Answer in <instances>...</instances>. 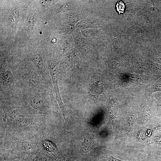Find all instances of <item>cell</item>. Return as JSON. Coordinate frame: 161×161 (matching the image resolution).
Instances as JSON below:
<instances>
[{
    "label": "cell",
    "mask_w": 161,
    "mask_h": 161,
    "mask_svg": "<svg viewBox=\"0 0 161 161\" xmlns=\"http://www.w3.org/2000/svg\"><path fill=\"white\" fill-rule=\"evenodd\" d=\"M31 105L32 107L38 110L42 111L44 109V105L42 101L35 98L31 101Z\"/></svg>",
    "instance_id": "obj_7"
},
{
    "label": "cell",
    "mask_w": 161,
    "mask_h": 161,
    "mask_svg": "<svg viewBox=\"0 0 161 161\" xmlns=\"http://www.w3.org/2000/svg\"><path fill=\"white\" fill-rule=\"evenodd\" d=\"M103 82L102 80L95 79L92 81L90 86L89 94L96 100L103 92Z\"/></svg>",
    "instance_id": "obj_3"
},
{
    "label": "cell",
    "mask_w": 161,
    "mask_h": 161,
    "mask_svg": "<svg viewBox=\"0 0 161 161\" xmlns=\"http://www.w3.org/2000/svg\"><path fill=\"white\" fill-rule=\"evenodd\" d=\"M29 156L25 159V161H53L46 154H38Z\"/></svg>",
    "instance_id": "obj_6"
},
{
    "label": "cell",
    "mask_w": 161,
    "mask_h": 161,
    "mask_svg": "<svg viewBox=\"0 0 161 161\" xmlns=\"http://www.w3.org/2000/svg\"><path fill=\"white\" fill-rule=\"evenodd\" d=\"M33 59L34 63L37 67L40 69L43 67V62L40 55L37 53H35L33 55Z\"/></svg>",
    "instance_id": "obj_8"
},
{
    "label": "cell",
    "mask_w": 161,
    "mask_h": 161,
    "mask_svg": "<svg viewBox=\"0 0 161 161\" xmlns=\"http://www.w3.org/2000/svg\"><path fill=\"white\" fill-rule=\"evenodd\" d=\"M155 99L157 103L158 113V114L161 115V93L156 95Z\"/></svg>",
    "instance_id": "obj_9"
},
{
    "label": "cell",
    "mask_w": 161,
    "mask_h": 161,
    "mask_svg": "<svg viewBox=\"0 0 161 161\" xmlns=\"http://www.w3.org/2000/svg\"><path fill=\"white\" fill-rule=\"evenodd\" d=\"M3 110L6 117L11 121L23 122L29 120L21 114L17 109L10 110L5 107Z\"/></svg>",
    "instance_id": "obj_2"
},
{
    "label": "cell",
    "mask_w": 161,
    "mask_h": 161,
    "mask_svg": "<svg viewBox=\"0 0 161 161\" xmlns=\"http://www.w3.org/2000/svg\"><path fill=\"white\" fill-rule=\"evenodd\" d=\"M153 89L154 91L161 90V78L156 82L154 87Z\"/></svg>",
    "instance_id": "obj_11"
},
{
    "label": "cell",
    "mask_w": 161,
    "mask_h": 161,
    "mask_svg": "<svg viewBox=\"0 0 161 161\" xmlns=\"http://www.w3.org/2000/svg\"><path fill=\"white\" fill-rule=\"evenodd\" d=\"M44 145L45 147H46V149H47H47V151L49 152H53L54 151L55 148H54V146L53 145L50 143H49V145L48 144L47 142H45L44 143Z\"/></svg>",
    "instance_id": "obj_10"
},
{
    "label": "cell",
    "mask_w": 161,
    "mask_h": 161,
    "mask_svg": "<svg viewBox=\"0 0 161 161\" xmlns=\"http://www.w3.org/2000/svg\"><path fill=\"white\" fill-rule=\"evenodd\" d=\"M27 79L30 84L33 86H37L39 83V79L38 74L35 72L29 70L27 72Z\"/></svg>",
    "instance_id": "obj_5"
},
{
    "label": "cell",
    "mask_w": 161,
    "mask_h": 161,
    "mask_svg": "<svg viewBox=\"0 0 161 161\" xmlns=\"http://www.w3.org/2000/svg\"><path fill=\"white\" fill-rule=\"evenodd\" d=\"M12 161H21L19 160L18 159H16V160H14Z\"/></svg>",
    "instance_id": "obj_13"
},
{
    "label": "cell",
    "mask_w": 161,
    "mask_h": 161,
    "mask_svg": "<svg viewBox=\"0 0 161 161\" xmlns=\"http://www.w3.org/2000/svg\"><path fill=\"white\" fill-rule=\"evenodd\" d=\"M1 79L3 85L7 87L10 86L13 84V76L9 71H6L1 73Z\"/></svg>",
    "instance_id": "obj_4"
},
{
    "label": "cell",
    "mask_w": 161,
    "mask_h": 161,
    "mask_svg": "<svg viewBox=\"0 0 161 161\" xmlns=\"http://www.w3.org/2000/svg\"><path fill=\"white\" fill-rule=\"evenodd\" d=\"M50 72L53 82L54 90L56 95V99L61 111H64V104L61 97L58 85V80L59 72L58 67L56 63L53 62L50 65Z\"/></svg>",
    "instance_id": "obj_1"
},
{
    "label": "cell",
    "mask_w": 161,
    "mask_h": 161,
    "mask_svg": "<svg viewBox=\"0 0 161 161\" xmlns=\"http://www.w3.org/2000/svg\"><path fill=\"white\" fill-rule=\"evenodd\" d=\"M106 158L107 161H123L116 159L109 154L107 155Z\"/></svg>",
    "instance_id": "obj_12"
}]
</instances>
